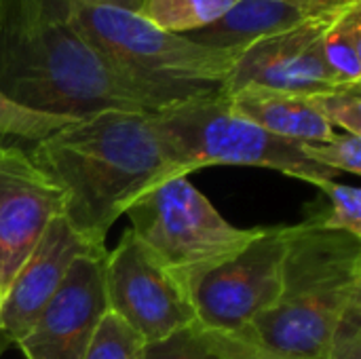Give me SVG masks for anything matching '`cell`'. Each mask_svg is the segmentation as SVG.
<instances>
[{"instance_id": "44dd1931", "label": "cell", "mask_w": 361, "mask_h": 359, "mask_svg": "<svg viewBox=\"0 0 361 359\" xmlns=\"http://www.w3.org/2000/svg\"><path fill=\"white\" fill-rule=\"evenodd\" d=\"M319 114L343 133L361 138V87H345L311 95Z\"/></svg>"}, {"instance_id": "d6986e66", "label": "cell", "mask_w": 361, "mask_h": 359, "mask_svg": "<svg viewBox=\"0 0 361 359\" xmlns=\"http://www.w3.org/2000/svg\"><path fill=\"white\" fill-rule=\"evenodd\" d=\"M330 201V209L309 218V222L328 229L349 233L361 239V190L351 184H338L336 180H326L315 184Z\"/></svg>"}, {"instance_id": "8992f818", "label": "cell", "mask_w": 361, "mask_h": 359, "mask_svg": "<svg viewBox=\"0 0 361 359\" xmlns=\"http://www.w3.org/2000/svg\"><path fill=\"white\" fill-rule=\"evenodd\" d=\"M125 216L188 298L203 275L239 254L260 231L239 229L222 218L188 176H173L148 188Z\"/></svg>"}, {"instance_id": "6da1fadb", "label": "cell", "mask_w": 361, "mask_h": 359, "mask_svg": "<svg viewBox=\"0 0 361 359\" xmlns=\"http://www.w3.org/2000/svg\"><path fill=\"white\" fill-rule=\"evenodd\" d=\"M0 93L68 118L165 108L89 42L70 0H0Z\"/></svg>"}, {"instance_id": "603a6c76", "label": "cell", "mask_w": 361, "mask_h": 359, "mask_svg": "<svg viewBox=\"0 0 361 359\" xmlns=\"http://www.w3.org/2000/svg\"><path fill=\"white\" fill-rule=\"evenodd\" d=\"M324 359H361V300H355L338 320Z\"/></svg>"}, {"instance_id": "7a4b0ae2", "label": "cell", "mask_w": 361, "mask_h": 359, "mask_svg": "<svg viewBox=\"0 0 361 359\" xmlns=\"http://www.w3.org/2000/svg\"><path fill=\"white\" fill-rule=\"evenodd\" d=\"M63 195V218L91 245L159 182L180 176L169 163L152 114L104 110L76 118L27 148Z\"/></svg>"}, {"instance_id": "7402d4cb", "label": "cell", "mask_w": 361, "mask_h": 359, "mask_svg": "<svg viewBox=\"0 0 361 359\" xmlns=\"http://www.w3.org/2000/svg\"><path fill=\"white\" fill-rule=\"evenodd\" d=\"M302 152L334 174L347 171L353 176L361 174V138L351 133H336L330 142L302 144Z\"/></svg>"}, {"instance_id": "7c38bea8", "label": "cell", "mask_w": 361, "mask_h": 359, "mask_svg": "<svg viewBox=\"0 0 361 359\" xmlns=\"http://www.w3.org/2000/svg\"><path fill=\"white\" fill-rule=\"evenodd\" d=\"M104 252L108 250L87 243L68 224L63 214L53 218L0 305V336L17 343L59 290L74 260L85 254Z\"/></svg>"}, {"instance_id": "ffe728a7", "label": "cell", "mask_w": 361, "mask_h": 359, "mask_svg": "<svg viewBox=\"0 0 361 359\" xmlns=\"http://www.w3.org/2000/svg\"><path fill=\"white\" fill-rule=\"evenodd\" d=\"M144 341L114 313H106L82 359H144Z\"/></svg>"}, {"instance_id": "52a82bcc", "label": "cell", "mask_w": 361, "mask_h": 359, "mask_svg": "<svg viewBox=\"0 0 361 359\" xmlns=\"http://www.w3.org/2000/svg\"><path fill=\"white\" fill-rule=\"evenodd\" d=\"M288 233L290 226L260 229L239 254L203 275L190 292L195 324L241 334L269 311L281 294Z\"/></svg>"}, {"instance_id": "5b68a950", "label": "cell", "mask_w": 361, "mask_h": 359, "mask_svg": "<svg viewBox=\"0 0 361 359\" xmlns=\"http://www.w3.org/2000/svg\"><path fill=\"white\" fill-rule=\"evenodd\" d=\"M152 123L180 176L216 165L264 167L313 186L336 176L313 163L302 144L277 138L239 114L220 89L171 104L154 112Z\"/></svg>"}, {"instance_id": "e0dca14e", "label": "cell", "mask_w": 361, "mask_h": 359, "mask_svg": "<svg viewBox=\"0 0 361 359\" xmlns=\"http://www.w3.org/2000/svg\"><path fill=\"white\" fill-rule=\"evenodd\" d=\"M144 359H235L226 336L190 324L161 341L144 345Z\"/></svg>"}, {"instance_id": "4316f807", "label": "cell", "mask_w": 361, "mask_h": 359, "mask_svg": "<svg viewBox=\"0 0 361 359\" xmlns=\"http://www.w3.org/2000/svg\"><path fill=\"white\" fill-rule=\"evenodd\" d=\"M8 345H11V343H8V341H6V339H2V336H0V355H2V353H4V349H6V347H8Z\"/></svg>"}, {"instance_id": "9a60e30c", "label": "cell", "mask_w": 361, "mask_h": 359, "mask_svg": "<svg viewBox=\"0 0 361 359\" xmlns=\"http://www.w3.org/2000/svg\"><path fill=\"white\" fill-rule=\"evenodd\" d=\"M322 53L343 87H361V4L349 6L328 28Z\"/></svg>"}, {"instance_id": "9c48e42d", "label": "cell", "mask_w": 361, "mask_h": 359, "mask_svg": "<svg viewBox=\"0 0 361 359\" xmlns=\"http://www.w3.org/2000/svg\"><path fill=\"white\" fill-rule=\"evenodd\" d=\"M347 8H324L294 28L252 42L237 57L220 91L235 93L245 87H260L317 95L345 89L324 59L322 38Z\"/></svg>"}, {"instance_id": "30bf717a", "label": "cell", "mask_w": 361, "mask_h": 359, "mask_svg": "<svg viewBox=\"0 0 361 359\" xmlns=\"http://www.w3.org/2000/svg\"><path fill=\"white\" fill-rule=\"evenodd\" d=\"M63 195L21 144H0V305L53 218Z\"/></svg>"}, {"instance_id": "4fadbf2b", "label": "cell", "mask_w": 361, "mask_h": 359, "mask_svg": "<svg viewBox=\"0 0 361 359\" xmlns=\"http://www.w3.org/2000/svg\"><path fill=\"white\" fill-rule=\"evenodd\" d=\"M224 95L239 114L277 138L298 144H322L336 135V129L319 114L311 95L260 87H245Z\"/></svg>"}, {"instance_id": "2e32d148", "label": "cell", "mask_w": 361, "mask_h": 359, "mask_svg": "<svg viewBox=\"0 0 361 359\" xmlns=\"http://www.w3.org/2000/svg\"><path fill=\"white\" fill-rule=\"evenodd\" d=\"M239 0H142L140 15L167 32L186 36L218 21Z\"/></svg>"}, {"instance_id": "484cf974", "label": "cell", "mask_w": 361, "mask_h": 359, "mask_svg": "<svg viewBox=\"0 0 361 359\" xmlns=\"http://www.w3.org/2000/svg\"><path fill=\"white\" fill-rule=\"evenodd\" d=\"M313 6L319 8H338V6H351V4H361V0H307Z\"/></svg>"}, {"instance_id": "d4e9b609", "label": "cell", "mask_w": 361, "mask_h": 359, "mask_svg": "<svg viewBox=\"0 0 361 359\" xmlns=\"http://www.w3.org/2000/svg\"><path fill=\"white\" fill-rule=\"evenodd\" d=\"M95 2L116 6V8H125V11H131V13H140V8H142V0H95Z\"/></svg>"}, {"instance_id": "5bb4252c", "label": "cell", "mask_w": 361, "mask_h": 359, "mask_svg": "<svg viewBox=\"0 0 361 359\" xmlns=\"http://www.w3.org/2000/svg\"><path fill=\"white\" fill-rule=\"evenodd\" d=\"M324 8L307 0H239L218 21L186 34L214 49H245L252 42L294 28Z\"/></svg>"}, {"instance_id": "3957f363", "label": "cell", "mask_w": 361, "mask_h": 359, "mask_svg": "<svg viewBox=\"0 0 361 359\" xmlns=\"http://www.w3.org/2000/svg\"><path fill=\"white\" fill-rule=\"evenodd\" d=\"M361 300V239L292 224L277 303L241 332L262 351L288 359H324L343 313Z\"/></svg>"}, {"instance_id": "ac0fdd59", "label": "cell", "mask_w": 361, "mask_h": 359, "mask_svg": "<svg viewBox=\"0 0 361 359\" xmlns=\"http://www.w3.org/2000/svg\"><path fill=\"white\" fill-rule=\"evenodd\" d=\"M76 118L30 110L0 93V144H36Z\"/></svg>"}, {"instance_id": "8fae6325", "label": "cell", "mask_w": 361, "mask_h": 359, "mask_svg": "<svg viewBox=\"0 0 361 359\" xmlns=\"http://www.w3.org/2000/svg\"><path fill=\"white\" fill-rule=\"evenodd\" d=\"M104 254L78 256L63 284L15 343L25 359H82L99 320L108 313Z\"/></svg>"}, {"instance_id": "cb8c5ba5", "label": "cell", "mask_w": 361, "mask_h": 359, "mask_svg": "<svg viewBox=\"0 0 361 359\" xmlns=\"http://www.w3.org/2000/svg\"><path fill=\"white\" fill-rule=\"evenodd\" d=\"M222 334V332H220ZM226 336V343H228V349L233 353L235 359H288V358H277V355H271L267 351H262L260 347H256L252 341H247L245 336L241 334H224Z\"/></svg>"}, {"instance_id": "277c9868", "label": "cell", "mask_w": 361, "mask_h": 359, "mask_svg": "<svg viewBox=\"0 0 361 359\" xmlns=\"http://www.w3.org/2000/svg\"><path fill=\"white\" fill-rule=\"evenodd\" d=\"M78 28L89 42L163 106L218 91L243 49H214L157 28L140 13L70 0Z\"/></svg>"}, {"instance_id": "ba28073f", "label": "cell", "mask_w": 361, "mask_h": 359, "mask_svg": "<svg viewBox=\"0 0 361 359\" xmlns=\"http://www.w3.org/2000/svg\"><path fill=\"white\" fill-rule=\"evenodd\" d=\"M104 290L108 311L133 328L144 343L195 324L188 294L131 229L104 258Z\"/></svg>"}]
</instances>
